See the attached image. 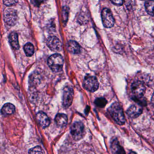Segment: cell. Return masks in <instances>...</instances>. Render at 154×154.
<instances>
[{
	"label": "cell",
	"mask_w": 154,
	"mask_h": 154,
	"mask_svg": "<svg viewBox=\"0 0 154 154\" xmlns=\"http://www.w3.org/2000/svg\"><path fill=\"white\" fill-rule=\"evenodd\" d=\"M29 154H44L43 150L39 146H35L34 148L30 149L29 151Z\"/></svg>",
	"instance_id": "20"
},
{
	"label": "cell",
	"mask_w": 154,
	"mask_h": 154,
	"mask_svg": "<svg viewBox=\"0 0 154 154\" xmlns=\"http://www.w3.org/2000/svg\"><path fill=\"white\" fill-rule=\"evenodd\" d=\"M71 134L76 140H79L83 138L85 135V128L81 122H75L71 127Z\"/></svg>",
	"instance_id": "5"
},
{
	"label": "cell",
	"mask_w": 154,
	"mask_h": 154,
	"mask_svg": "<svg viewBox=\"0 0 154 154\" xmlns=\"http://www.w3.org/2000/svg\"><path fill=\"white\" fill-rule=\"evenodd\" d=\"M18 0H3L5 5L7 6H12L17 3Z\"/></svg>",
	"instance_id": "21"
},
{
	"label": "cell",
	"mask_w": 154,
	"mask_h": 154,
	"mask_svg": "<svg viewBox=\"0 0 154 154\" xmlns=\"http://www.w3.org/2000/svg\"><path fill=\"white\" fill-rule=\"evenodd\" d=\"M24 52L26 56L28 57H31L32 56L34 52V48L33 44L30 42H28L24 45L23 48Z\"/></svg>",
	"instance_id": "18"
},
{
	"label": "cell",
	"mask_w": 154,
	"mask_h": 154,
	"mask_svg": "<svg viewBox=\"0 0 154 154\" xmlns=\"http://www.w3.org/2000/svg\"><path fill=\"white\" fill-rule=\"evenodd\" d=\"M101 18L104 27L110 28L114 26L115 20L112 12L108 8H105L101 12Z\"/></svg>",
	"instance_id": "6"
},
{
	"label": "cell",
	"mask_w": 154,
	"mask_h": 154,
	"mask_svg": "<svg viewBox=\"0 0 154 154\" xmlns=\"http://www.w3.org/2000/svg\"><path fill=\"white\" fill-rule=\"evenodd\" d=\"M146 11L152 16H154V0H148L145 4Z\"/></svg>",
	"instance_id": "17"
},
{
	"label": "cell",
	"mask_w": 154,
	"mask_h": 154,
	"mask_svg": "<svg viewBox=\"0 0 154 154\" xmlns=\"http://www.w3.org/2000/svg\"><path fill=\"white\" fill-rule=\"evenodd\" d=\"M111 148L113 153L124 154L125 153L119 143L116 140L113 141L111 144Z\"/></svg>",
	"instance_id": "16"
},
{
	"label": "cell",
	"mask_w": 154,
	"mask_h": 154,
	"mask_svg": "<svg viewBox=\"0 0 154 154\" xmlns=\"http://www.w3.org/2000/svg\"><path fill=\"white\" fill-rule=\"evenodd\" d=\"M9 41L11 46L15 49H19V42H18V35L16 33L12 32L10 34L9 37Z\"/></svg>",
	"instance_id": "15"
},
{
	"label": "cell",
	"mask_w": 154,
	"mask_h": 154,
	"mask_svg": "<svg viewBox=\"0 0 154 154\" xmlns=\"http://www.w3.org/2000/svg\"><path fill=\"white\" fill-rule=\"evenodd\" d=\"M4 20L8 25L14 26L18 20V15L16 10L12 8L6 9L4 12Z\"/></svg>",
	"instance_id": "3"
},
{
	"label": "cell",
	"mask_w": 154,
	"mask_h": 154,
	"mask_svg": "<svg viewBox=\"0 0 154 154\" xmlns=\"http://www.w3.org/2000/svg\"><path fill=\"white\" fill-rule=\"evenodd\" d=\"M131 90L134 97H142L145 93L146 88L143 82L138 80L132 84Z\"/></svg>",
	"instance_id": "8"
},
{
	"label": "cell",
	"mask_w": 154,
	"mask_h": 154,
	"mask_svg": "<svg viewBox=\"0 0 154 154\" xmlns=\"http://www.w3.org/2000/svg\"><path fill=\"white\" fill-rule=\"evenodd\" d=\"M67 48L69 52L73 54H78L80 52V46L75 41H69L67 44Z\"/></svg>",
	"instance_id": "12"
},
{
	"label": "cell",
	"mask_w": 154,
	"mask_h": 154,
	"mask_svg": "<svg viewBox=\"0 0 154 154\" xmlns=\"http://www.w3.org/2000/svg\"><path fill=\"white\" fill-rule=\"evenodd\" d=\"M83 86L86 90L90 92H95L98 88V81L95 77L87 76L83 80Z\"/></svg>",
	"instance_id": "4"
},
{
	"label": "cell",
	"mask_w": 154,
	"mask_h": 154,
	"mask_svg": "<svg viewBox=\"0 0 154 154\" xmlns=\"http://www.w3.org/2000/svg\"><path fill=\"white\" fill-rule=\"evenodd\" d=\"M47 44L49 49L54 52L60 51L62 49V43L56 36L50 37L47 41Z\"/></svg>",
	"instance_id": "9"
},
{
	"label": "cell",
	"mask_w": 154,
	"mask_h": 154,
	"mask_svg": "<svg viewBox=\"0 0 154 154\" xmlns=\"http://www.w3.org/2000/svg\"><path fill=\"white\" fill-rule=\"evenodd\" d=\"M47 1V0H33V3L38 6Z\"/></svg>",
	"instance_id": "23"
},
{
	"label": "cell",
	"mask_w": 154,
	"mask_h": 154,
	"mask_svg": "<svg viewBox=\"0 0 154 154\" xmlns=\"http://www.w3.org/2000/svg\"><path fill=\"white\" fill-rule=\"evenodd\" d=\"M113 3L116 5H121L123 4L124 0H110Z\"/></svg>",
	"instance_id": "22"
},
{
	"label": "cell",
	"mask_w": 154,
	"mask_h": 154,
	"mask_svg": "<svg viewBox=\"0 0 154 154\" xmlns=\"http://www.w3.org/2000/svg\"><path fill=\"white\" fill-rule=\"evenodd\" d=\"M55 122L58 126L61 127H64L66 126L67 124V116L65 114H57L55 118Z\"/></svg>",
	"instance_id": "13"
},
{
	"label": "cell",
	"mask_w": 154,
	"mask_h": 154,
	"mask_svg": "<svg viewBox=\"0 0 154 154\" xmlns=\"http://www.w3.org/2000/svg\"><path fill=\"white\" fill-rule=\"evenodd\" d=\"M151 102H152V104L154 105V93L153 95L152 96V99H151Z\"/></svg>",
	"instance_id": "24"
},
{
	"label": "cell",
	"mask_w": 154,
	"mask_h": 154,
	"mask_svg": "<svg viewBox=\"0 0 154 154\" xmlns=\"http://www.w3.org/2000/svg\"><path fill=\"white\" fill-rule=\"evenodd\" d=\"M48 62L49 67L54 72H59L63 68L64 59L60 54L57 53L51 55L48 59Z\"/></svg>",
	"instance_id": "2"
},
{
	"label": "cell",
	"mask_w": 154,
	"mask_h": 154,
	"mask_svg": "<svg viewBox=\"0 0 154 154\" xmlns=\"http://www.w3.org/2000/svg\"><path fill=\"white\" fill-rule=\"evenodd\" d=\"M108 112L114 121L119 125H123L125 122L123 109L118 103L112 104L109 108Z\"/></svg>",
	"instance_id": "1"
},
{
	"label": "cell",
	"mask_w": 154,
	"mask_h": 154,
	"mask_svg": "<svg viewBox=\"0 0 154 154\" xmlns=\"http://www.w3.org/2000/svg\"><path fill=\"white\" fill-rule=\"evenodd\" d=\"M15 111V107L11 103H6L3 106L1 113L4 115H12Z\"/></svg>",
	"instance_id": "14"
},
{
	"label": "cell",
	"mask_w": 154,
	"mask_h": 154,
	"mask_svg": "<svg viewBox=\"0 0 154 154\" xmlns=\"http://www.w3.org/2000/svg\"><path fill=\"white\" fill-rule=\"evenodd\" d=\"M74 90L72 88L67 86L64 88L62 99V103L64 107L68 108L71 105L74 99Z\"/></svg>",
	"instance_id": "7"
},
{
	"label": "cell",
	"mask_w": 154,
	"mask_h": 154,
	"mask_svg": "<svg viewBox=\"0 0 154 154\" xmlns=\"http://www.w3.org/2000/svg\"><path fill=\"white\" fill-rule=\"evenodd\" d=\"M143 112V108L139 104L132 105L128 109L127 113L128 116L132 118H135L139 117Z\"/></svg>",
	"instance_id": "10"
},
{
	"label": "cell",
	"mask_w": 154,
	"mask_h": 154,
	"mask_svg": "<svg viewBox=\"0 0 154 154\" xmlns=\"http://www.w3.org/2000/svg\"><path fill=\"white\" fill-rule=\"evenodd\" d=\"M36 118L40 125L42 128H45L48 127L50 124L49 118L44 112H38L36 115Z\"/></svg>",
	"instance_id": "11"
},
{
	"label": "cell",
	"mask_w": 154,
	"mask_h": 154,
	"mask_svg": "<svg viewBox=\"0 0 154 154\" xmlns=\"http://www.w3.org/2000/svg\"><path fill=\"white\" fill-rule=\"evenodd\" d=\"M107 100L103 98H99L95 100V103L96 105L99 107L104 108L106 105Z\"/></svg>",
	"instance_id": "19"
}]
</instances>
